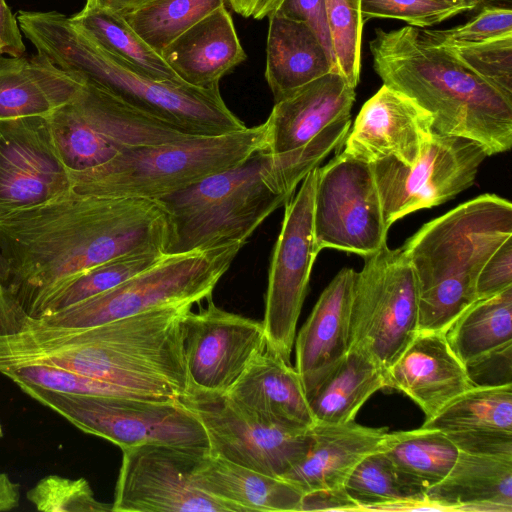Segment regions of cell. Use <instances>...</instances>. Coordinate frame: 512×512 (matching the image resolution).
<instances>
[{"instance_id":"6da1fadb","label":"cell","mask_w":512,"mask_h":512,"mask_svg":"<svg viewBox=\"0 0 512 512\" xmlns=\"http://www.w3.org/2000/svg\"><path fill=\"white\" fill-rule=\"evenodd\" d=\"M169 221L157 200L79 194L0 217V280L38 318L69 281L114 258L166 252Z\"/></svg>"},{"instance_id":"7a4b0ae2","label":"cell","mask_w":512,"mask_h":512,"mask_svg":"<svg viewBox=\"0 0 512 512\" xmlns=\"http://www.w3.org/2000/svg\"><path fill=\"white\" fill-rule=\"evenodd\" d=\"M383 84L433 118V130L480 144L488 156L512 146V98L465 65L431 30L377 28L369 43Z\"/></svg>"},{"instance_id":"3957f363","label":"cell","mask_w":512,"mask_h":512,"mask_svg":"<svg viewBox=\"0 0 512 512\" xmlns=\"http://www.w3.org/2000/svg\"><path fill=\"white\" fill-rule=\"evenodd\" d=\"M193 305H169L91 327L45 325L32 348L54 366L147 398H179L190 389L181 332Z\"/></svg>"},{"instance_id":"277c9868","label":"cell","mask_w":512,"mask_h":512,"mask_svg":"<svg viewBox=\"0 0 512 512\" xmlns=\"http://www.w3.org/2000/svg\"><path fill=\"white\" fill-rule=\"evenodd\" d=\"M16 18L37 53L146 114L197 136L246 128L224 103L219 86L203 88L138 74L110 57L59 12L19 11Z\"/></svg>"},{"instance_id":"5b68a950","label":"cell","mask_w":512,"mask_h":512,"mask_svg":"<svg viewBox=\"0 0 512 512\" xmlns=\"http://www.w3.org/2000/svg\"><path fill=\"white\" fill-rule=\"evenodd\" d=\"M512 237V204L483 194L425 223L401 247L418 285V331H445L473 302L491 255Z\"/></svg>"},{"instance_id":"8992f818","label":"cell","mask_w":512,"mask_h":512,"mask_svg":"<svg viewBox=\"0 0 512 512\" xmlns=\"http://www.w3.org/2000/svg\"><path fill=\"white\" fill-rule=\"evenodd\" d=\"M299 183L264 148L236 167L158 199L169 221L165 253L245 245Z\"/></svg>"},{"instance_id":"52a82bcc","label":"cell","mask_w":512,"mask_h":512,"mask_svg":"<svg viewBox=\"0 0 512 512\" xmlns=\"http://www.w3.org/2000/svg\"><path fill=\"white\" fill-rule=\"evenodd\" d=\"M266 121L215 136H192L123 152L72 186L85 195L158 200L238 166L267 148Z\"/></svg>"},{"instance_id":"ba28073f","label":"cell","mask_w":512,"mask_h":512,"mask_svg":"<svg viewBox=\"0 0 512 512\" xmlns=\"http://www.w3.org/2000/svg\"><path fill=\"white\" fill-rule=\"evenodd\" d=\"M48 120L71 188L123 152L197 136L87 82Z\"/></svg>"},{"instance_id":"9c48e42d","label":"cell","mask_w":512,"mask_h":512,"mask_svg":"<svg viewBox=\"0 0 512 512\" xmlns=\"http://www.w3.org/2000/svg\"><path fill=\"white\" fill-rule=\"evenodd\" d=\"M242 244L166 254L116 287L55 314L37 318L56 327H91L169 305L211 297Z\"/></svg>"},{"instance_id":"30bf717a","label":"cell","mask_w":512,"mask_h":512,"mask_svg":"<svg viewBox=\"0 0 512 512\" xmlns=\"http://www.w3.org/2000/svg\"><path fill=\"white\" fill-rule=\"evenodd\" d=\"M17 386L82 432L108 440L121 450L159 444L210 451L203 425L178 398L77 396Z\"/></svg>"},{"instance_id":"8fae6325","label":"cell","mask_w":512,"mask_h":512,"mask_svg":"<svg viewBox=\"0 0 512 512\" xmlns=\"http://www.w3.org/2000/svg\"><path fill=\"white\" fill-rule=\"evenodd\" d=\"M418 285L401 248L387 245L364 257L356 272L349 350L369 356L384 371L418 332Z\"/></svg>"},{"instance_id":"7c38bea8","label":"cell","mask_w":512,"mask_h":512,"mask_svg":"<svg viewBox=\"0 0 512 512\" xmlns=\"http://www.w3.org/2000/svg\"><path fill=\"white\" fill-rule=\"evenodd\" d=\"M317 168L305 176L299 191L285 204L269 268L262 321L266 346L287 363L312 267L320 252L313 228Z\"/></svg>"},{"instance_id":"4fadbf2b","label":"cell","mask_w":512,"mask_h":512,"mask_svg":"<svg viewBox=\"0 0 512 512\" xmlns=\"http://www.w3.org/2000/svg\"><path fill=\"white\" fill-rule=\"evenodd\" d=\"M203 425L210 453L281 478L307 454L309 430L275 425L226 393L189 390L178 398Z\"/></svg>"},{"instance_id":"5bb4252c","label":"cell","mask_w":512,"mask_h":512,"mask_svg":"<svg viewBox=\"0 0 512 512\" xmlns=\"http://www.w3.org/2000/svg\"><path fill=\"white\" fill-rule=\"evenodd\" d=\"M313 228L320 249L364 257L387 245L381 200L370 164L343 151L318 166Z\"/></svg>"},{"instance_id":"9a60e30c","label":"cell","mask_w":512,"mask_h":512,"mask_svg":"<svg viewBox=\"0 0 512 512\" xmlns=\"http://www.w3.org/2000/svg\"><path fill=\"white\" fill-rule=\"evenodd\" d=\"M488 156L477 142L433 130L416 163L407 166L394 158L371 164L386 226L404 216L441 205L474 184Z\"/></svg>"},{"instance_id":"2e32d148","label":"cell","mask_w":512,"mask_h":512,"mask_svg":"<svg viewBox=\"0 0 512 512\" xmlns=\"http://www.w3.org/2000/svg\"><path fill=\"white\" fill-rule=\"evenodd\" d=\"M206 450L144 444L122 449L114 512H238L202 491L191 470Z\"/></svg>"},{"instance_id":"e0dca14e","label":"cell","mask_w":512,"mask_h":512,"mask_svg":"<svg viewBox=\"0 0 512 512\" xmlns=\"http://www.w3.org/2000/svg\"><path fill=\"white\" fill-rule=\"evenodd\" d=\"M189 390L226 393L266 347L262 322L219 308L208 298L181 319Z\"/></svg>"},{"instance_id":"ac0fdd59","label":"cell","mask_w":512,"mask_h":512,"mask_svg":"<svg viewBox=\"0 0 512 512\" xmlns=\"http://www.w3.org/2000/svg\"><path fill=\"white\" fill-rule=\"evenodd\" d=\"M71 189L48 117L0 120V217Z\"/></svg>"},{"instance_id":"d6986e66","label":"cell","mask_w":512,"mask_h":512,"mask_svg":"<svg viewBox=\"0 0 512 512\" xmlns=\"http://www.w3.org/2000/svg\"><path fill=\"white\" fill-rule=\"evenodd\" d=\"M433 135L431 114L403 93L383 84L362 106L343 152L367 164L394 158L411 166Z\"/></svg>"},{"instance_id":"ffe728a7","label":"cell","mask_w":512,"mask_h":512,"mask_svg":"<svg viewBox=\"0 0 512 512\" xmlns=\"http://www.w3.org/2000/svg\"><path fill=\"white\" fill-rule=\"evenodd\" d=\"M385 379L387 388L407 395L420 407L426 420L475 386L443 331H418L385 370Z\"/></svg>"},{"instance_id":"44dd1931","label":"cell","mask_w":512,"mask_h":512,"mask_svg":"<svg viewBox=\"0 0 512 512\" xmlns=\"http://www.w3.org/2000/svg\"><path fill=\"white\" fill-rule=\"evenodd\" d=\"M356 271L342 268L318 298L296 338V365L308 400L349 352Z\"/></svg>"},{"instance_id":"7402d4cb","label":"cell","mask_w":512,"mask_h":512,"mask_svg":"<svg viewBox=\"0 0 512 512\" xmlns=\"http://www.w3.org/2000/svg\"><path fill=\"white\" fill-rule=\"evenodd\" d=\"M355 88L336 70L275 102L266 120L273 156L298 150L331 124L350 118Z\"/></svg>"},{"instance_id":"603a6c76","label":"cell","mask_w":512,"mask_h":512,"mask_svg":"<svg viewBox=\"0 0 512 512\" xmlns=\"http://www.w3.org/2000/svg\"><path fill=\"white\" fill-rule=\"evenodd\" d=\"M305 457L281 479L303 494L343 489L356 466L367 456L385 450L393 440L388 428L357 424H315Z\"/></svg>"},{"instance_id":"cb8c5ba5","label":"cell","mask_w":512,"mask_h":512,"mask_svg":"<svg viewBox=\"0 0 512 512\" xmlns=\"http://www.w3.org/2000/svg\"><path fill=\"white\" fill-rule=\"evenodd\" d=\"M227 394L275 425L309 430L316 424L297 370L267 346Z\"/></svg>"},{"instance_id":"d4e9b609","label":"cell","mask_w":512,"mask_h":512,"mask_svg":"<svg viewBox=\"0 0 512 512\" xmlns=\"http://www.w3.org/2000/svg\"><path fill=\"white\" fill-rule=\"evenodd\" d=\"M160 55L183 82L203 88L219 86V80L246 58L225 5L190 27Z\"/></svg>"},{"instance_id":"484cf974","label":"cell","mask_w":512,"mask_h":512,"mask_svg":"<svg viewBox=\"0 0 512 512\" xmlns=\"http://www.w3.org/2000/svg\"><path fill=\"white\" fill-rule=\"evenodd\" d=\"M84 81L37 53L0 56V120L48 117L72 100Z\"/></svg>"},{"instance_id":"4316f807","label":"cell","mask_w":512,"mask_h":512,"mask_svg":"<svg viewBox=\"0 0 512 512\" xmlns=\"http://www.w3.org/2000/svg\"><path fill=\"white\" fill-rule=\"evenodd\" d=\"M438 511H512V457L459 450L443 480L426 492Z\"/></svg>"},{"instance_id":"83f0119b","label":"cell","mask_w":512,"mask_h":512,"mask_svg":"<svg viewBox=\"0 0 512 512\" xmlns=\"http://www.w3.org/2000/svg\"><path fill=\"white\" fill-rule=\"evenodd\" d=\"M202 491L233 505L238 512L299 511L303 493L289 482L220 456L203 453L191 470Z\"/></svg>"},{"instance_id":"f1b7e54d","label":"cell","mask_w":512,"mask_h":512,"mask_svg":"<svg viewBox=\"0 0 512 512\" xmlns=\"http://www.w3.org/2000/svg\"><path fill=\"white\" fill-rule=\"evenodd\" d=\"M268 17L265 78L275 102L331 71H338L305 23L276 12Z\"/></svg>"},{"instance_id":"f546056e","label":"cell","mask_w":512,"mask_h":512,"mask_svg":"<svg viewBox=\"0 0 512 512\" xmlns=\"http://www.w3.org/2000/svg\"><path fill=\"white\" fill-rule=\"evenodd\" d=\"M387 388L385 371L369 356L349 350L343 361L308 400L316 424L355 420L363 404Z\"/></svg>"},{"instance_id":"4dcf8cb0","label":"cell","mask_w":512,"mask_h":512,"mask_svg":"<svg viewBox=\"0 0 512 512\" xmlns=\"http://www.w3.org/2000/svg\"><path fill=\"white\" fill-rule=\"evenodd\" d=\"M421 427L439 430L451 440L512 436V383L475 385Z\"/></svg>"},{"instance_id":"1f68e13d","label":"cell","mask_w":512,"mask_h":512,"mask_svg":"<svg viewBox=\"0 0 512 512\" xmlns=\"http://www.w3.org/2000/svg\"><path fill=\"white\" fill-rule=\"evenodd\" d=\"M69 19L98 47L130 70L154 80L183 82L119 12L84 6Z\"/></svg>"},{"instance_id":"d6a6232c","label":"cell","mask_w":512,"mask_h":512,"mask_svg":"<svg viewBox=\"0 0 512 512\" xmlns=\"http://www.w3.org/2000/svg\"><path fill=\"white\" fill-rule=\"evenodd\" d=\"M468 367L512 345V286L467 307L444 331Z\"/></svg>"},{"instance_id":"836d02e7","label":"cell","mask_w":512,"mask_h":512,"mask_svg":"<svg viewBox=\"0 0 512 512\" xmlns=\"http://www.w3.org/2000/svg\"><path fill=\"white\" fill-rule=\"evenodd\" d=\"M458 452L446 434L423 427L394 432L392 442L384 450L399 475L424 493L445 478Z\"/></svg>"},{"instance_id":"e575fe53","label":"cell","mask_w":512,"mask_h":512,"mask_svg":"<svg viewBox=\"0 0 512 512\" xmlns=\"http://www.w3.org/2000/svg\"><path fill=\"white\" fill-rule=\"evenodd\" d=\"M345 491L358 511H409L426 493L406 482L383 451L364 458L348 477Z\"/></svg>"},{"instance_id":"d590c367","label":"cell","mask_w":512,"mask_h":512,"mask_svg":"<svg viewBox=\"0 0 512 512\" xmlns=\"http://www.w3.org/2000/svg\"><path fill=\"white\" fill-rule=\"evenodd\" d=\"M222 5L225 0H147L119 13L161 54L175 39Z\"/></svg>"},{"instance_id":"8d00e7d4","label":"cell","mask_w":512,"mask_h":512,"mask_svg":"<svg viewBox=\"0 0 512 512\" xmlns=\"http://www.w3.org/2000/svg\"><path fill=\"white\" fill-rule=\"evenodd\" d=\"M166 253L145 252L114 258L97 265L59 289L45 304L41 315L49 316L104 293L160 261Z\"/></svg>"},{"instance_id":"74e56055","label":"cell","mask_w":512,"mask_h":512,"mask_svg":"<svg viewBox=\"0 0 512 512\" xmlns=\"http://www.w3.org/2000/svg\"><path fill=\"white\" fill-rule=\"evenodd\" d=\"M362 0H325L326 19L338 72L354 88L361 70Z\"/></svg>"},{"instance_id":"f35d334b","label":"cell","mask_w":512,"mask_h":512,"mask_svg":"<svg viewBox=\"0 0 512 512\" xmlns=\"http://www.w3.org/2000/svg\"><path fill=\"white\" fill-rule=\"evenodd\" d=\"M1 374L16 385L27 384L69 395L147 398L105 381L48 365H24L7 369Z\"/></svg>"},{"instance_id":"ab89813d","label":"cell","mask_w":512,"mask_h":512,"mask_svg":"<svg viewBox=\"0 0 512 512\" xmlns=\"http://www.w3.org/2000/svg\"><path fill=\"white\" fill-rule=\"evenodd\" d=\"M26 498L38 511L43 512L112 511V505L96 499L85 478L45 476L27 491Z\"/></svg>"},{"instance_id":"60d3db41","label":"cell","mask_w":512,"mask_h":512,"mask_svg":"<svg viewBox=\"0 0 512 512\" xmlns=\"http://www.w3.org/2000/svg\"><path fill=\"white\" fill-rule=\"evenodd\" d=\"M451 48L473 72L512 98V36Z\"/></svg>"},{"instance_id":"b9f144b4","label":"cell","mask_w":512,"mask_h":512,"mask_svg":"<svg viewBox=\"0 0 512 512\" xmlns=\"http://www.w3.org/2000/svg\"><path fill=\"white\" fill-rule=\"evenodd\" d=\"M467 10L444 0H362L363 20L398 19L409 26L425 28L441 23Z\"/></svg>"},{"instance_id":"7bdbcfd3","label":"cell","mask_w":512,"mask_h":512,"mask_svg":"<svg viewBox=\"0 0 512 512\" xmlns=\"http://www.w3.org/2000/svg\"><path fill=\"white\" fill-rule=\"evenodd\" d=\"M434 37L451 47L469 46L512 36V11L498 6L484 7L467 23L446 30H431Z\"/></svg>"},{"instance_id":"ee69618b","label":"cell","mask_w":512,"mask_h":512,"mask_svg":"<svg viewBox=\"0 0 512 512\" xmlns=\"http://www.w3.org/2000/svg\"><path fill=\"white\" fill-rule=\"evenodd\" d=\"M512 286V237L486 261L476 280V297L484 299Z\"/></svg>"},{"instance_id":"f6af8a7d","label":"cell","mask_w":512,"mask_h":512,"mask_svg":"<svg viewBox=\"0 0 512 512\" xmlns=\"http://www.w3.org/2000/svg\"><path fill=\"white\" fill-rule=\"evenodd\" d=\"M274 12L305 23L317 36L335 64L326 19L325 0H282Z\"/></svg>"},{"instance_id":"bcb514c9","label":"cell","mask_w":512,"mask_h":512,"mask_svg":"<svg viewBox=\"0 0 512 512\" xmlns=\"http://www.w3.org/2000/svg\"><path fill=\"white\" fill-rule=\"evenodd\" d=\"M358 511V505L345 489L320 490L302 495L299 511Z\"/></svg>"},{"instance_id":"7dc6e473","label":"cell","mask_w":512,"mask_h":512,"mask_svg":"<svg viewBox=\"0 0 512 512\" xmlns=\"http://www.w3.org/2000/svg\"><path fill=\"white\" fill-rule=\"evenodd\" d=\"M21 29L5 0H0V56L19 57L25 53Z\"/></svg>"},{"instance_id":"c3c4849f","label":"cell","mask_w":512,"mask_h":512,"mask_svg":"<svg viewBox=\"0 0 512 512\" xmlns=\"http://www.w3.org/2000/svg\"><path fill=\"white\" fill-rule=\"evenodd\" d=\"M30 316L0 280V336L21 331Z\"/></svg>"},{"instance_id":"681fc988","label":"cell","mask_w":512,"mask_h":512,"mask_svg":"<svg viewBox=\"0 0 512 512\" xmlns=\"http://www.w3.org/2000/svg\"><path fill=\"white\" fill-rule=\"evenodd\" d=\"M282 0H228L234 11L244 17L263 19L273 13Z\"/></svg>"},{"instance_id":"f907efd6","label":"cell","mask_w":512,"mask_h":512,"mask_svg":"<svg viewBox=\"0 0 512 512\" xmlns=\"http://www.w3.org/2000/svg\"><path fill=\"white\" fill-rule=\"evenodd\" d=\"M19 484L0 472V511H10L18 507L20 500Z\"/></svg>"},{"instance_id":"816d5d0a","label":"cell","mask_w":512,"mask_h":512,"mask_svg":"<svg viewBox=\"0 0 512 512\" xmlns=\"http://www.w3.org/2000/svg\"><path fill=\"white\" fill-rule=\"evenodd\" d=\"M147 0H86L85 6L122 11L135 7Z\"/></svg>"},{"instance_id":"f5cc1de1","label":"cell","mask_w":512,"mask_h":512,"mask_svg":"<svg viewBox=\"0 0 512 512\" xmlns=\"http://www.w3.org/2000/svg\"><path fill=\"white\" fill-rule=\"evenodd\" d=\"M450 4L465 8L467 11L474 9L482 0H444Z\"/></svg>"},{"instance_id":"db71d44e","label":"cell","mask_w":512,"mask_h":512,"mask_svg":"<svg viewBox=\"0 0 512 512\" xmlns=\"http://www.w3.org/2000/svg\"><path fill=\"white\" fill-rule=\"evenodd\" d=\"M0 437H2V426L0 424Z\"/></svg>"}]
</instances>
